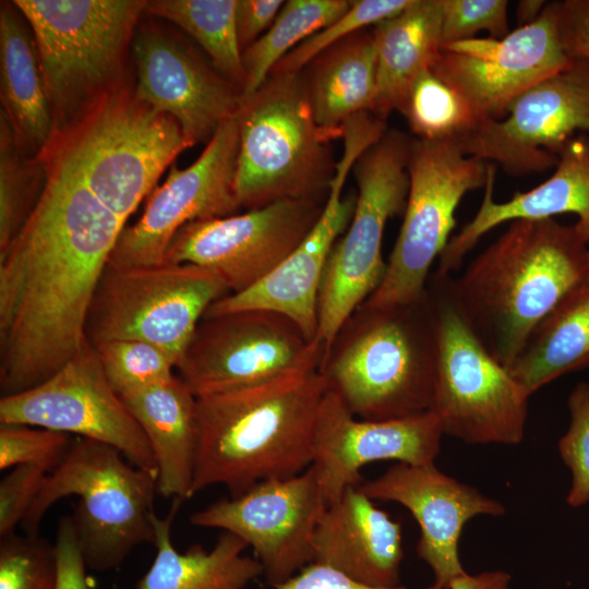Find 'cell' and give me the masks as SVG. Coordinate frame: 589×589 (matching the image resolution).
<instances>
[{"instance_id": "obj_1", "label": "cell", "mask_w": 589, "mask_h": 589, "mask_svg": "<svg viewBox=\"0 0 589 589\" xmlns=\"http://www.w3.org/2000/svg\"><path fill=\"white\" fill-rule=\"evenodd\" d=\"M41 196L0 252V390L33 388L88 341L89 308L125 223L110 212L57 153L37 156Z\"/></svg>"}, {"instance_id": "obj_2", "label": "cell", "mask_w": 589, "mask_h": 589, "mask_svg": "<svg viewBox=\"0 0 589 589\" xmlns=\"http://www.w3.org/2000/svg\"><path fill=\"white\" fill-rule=\"evenodd\" d=\"M438 275L479 340L508 368L539 323L589 277V244L554 218L514 220L460 275Z\"/></svg>"}, {"instance_id": "obj_3", "label": "cell", "mask_w": 589, "mask_h": 589, "mask_svg": "<svg viewBox=\"0 0 589 589\" xmlns=\"http://www.w3.org/2000/svg\"><path fill=\"white\" fill-rule=\"evenodd\" d=\"M326 390L315 371L196 397L191 497L215 484L238 496L260 482L306 470Z\"/></svg>"}, {"instance_id": "obj_4", "label": "cell", "mask_w": 589, "mask_h": 589, "mask_svg": "<svg viewBox=\"0 0 589 589\" xmlns=\"http://www.w3.org/2000/svg\"><path fill=\"white\" fill-rule=\"evenodd\" d=\"M436 338V308L428 285L410 303L363 302L325 349L318 372L359 419L417 416L430 409Z\"/></svg>"}, {"instance_id": "obj_5", "label": "cell", "mask_w": 589, "mask_h": 589, "mask_svg": "<svg viewBox=\"0 0 589 589\" xmlns=\"http://www.w3.org/2000/svg\"><path fill=\"white\" fill-rule=\"evenodd\" d=\"M37 46L53 134L131 79V46L147 0H13Z\"/></svg>"}, {"instance_id": "obj_6", "label": "cell", "mask_w": 589, "mask_h": 589, "mask_svg": "<svg viewBox=\"0 0 589 589\" xmlns=\"http://www.w3.org/2000/svg\"><path fill=\"white\" fill-rule=\"evenodd\" d=\"M157 478V472L125 462L113 446L76 436L45 477L21 526L38 534L46 512L62 497L77 495L70 516L86 566L117 568L136 546L155 544Z\"/></svg>"}, {"instance_id": "obj_7", "label": "cell", "mask_w": 589, "mask_h": 589, "mask_svg": "<svg viewBox=\"0 0 589 589\" xmlns=\"http://www.w3.org/2000/svg\"><path fill=\"white\" fill-rule=\"evenodd\" d=\"M189 147L176 119L141 100L132 79L53 134L46 146L124 223L164 170Z\"/></svg>"}, {"instance_id": "obj_8", "label": "cell", "mask_w": 589, "mask_h": 589, "mask_svg": "<svg viewBox=\"0 0 589 589\" xmlns=\"http://www.w3.org/2000/svg\"><path fill=\"white\" fill-rule=\"evenodd\" d=\"M240 209L285 200L325 201L334 177L329 142L315 123L303 73L271 74L236 115Z\"/></svg>"}, {"instance_id": "obj_9", "label": "cell", "mask_w": 589, "mask_h": 589, "mask_svg": "<svg viewBox=\"0 0 589 589\" xmlns=\"http://www.w3.org/2000/svg\"><path fill=\"white\" fill-rule=\"evenodd\" d=\"M436 308V359L429 411L444 435L467 444L518 445L529 395L483 346L450 300L443 278L428 280Z\"/></svg>"}, {"instance_id": "obj_10", "label": "cell", "mask_w": 589, "mask_h": 589, "mask_svg": "<svg viewBox=\"0 0 589 589\" xmlns=\"http://www.w3.org/2000/svg\"><path fill=\"white\" fill-rule=\"evenodd\" d=\"M411 137L392 129L356 160L352 218L334 244L320 285L317 340L325 349L344 322L380 287L386 273L382 243L389 218L404 213Z\"/></svg>"}, {"instance_id": "obj_11", "label": "cell", "mask_w": 589, "mask_h": 589, "mask_svg": "<svg viewBox=\"0 0 589 589\" xmlns=\"http://www.w3.org/2000/svg\"><path fill=\"white\" fill-rule=\"evenodd\" d=\"M230 291L220 275L194 264L107 265L86 323L91 345L141 340L178 360L208 308Z\"/></svg>"}, {"instance_id": "obj_12", "label": "cell", "mask_w": 589, "mask_h": 589, "mask_svg": "<svg viewBox=\"0 0 589 589\" xmlns=\"http://www.w3.org/2000/svg\"><path fill=\"white\" fill-rule=\"evenodd\" d=\"M490 163L467 155L458 140L411 137L404 220L380 287L365 303L405 304L425 291L429 272L449 241L466 193L483 188Z\"/></svg>"}, {"instance_id": "obj_13", "label": "cell", "mask_w": 589, "mask_h": 589, "mask_svg": "<svg viewBox=\"0 0 589 589\" xmlns=\"http://www.w3.org/2000/svg\"><path fill=\"white\" fill-rule=\"evenodd\" d=\"M323 353L287 316L251 309L204 316L176 371L199 397L318 371Z\"/></svg>"}, {"instance_id": "obj_14", "label": "cell", "mask_w": 589, "mask_h": 589, "mask_svg": "<svg viewBox=\"0 0 589 589\" xmlns=\"http://www.w3.org/2000/svg\"><path fill=\"white\" fill-rule=\"evenodd\" d=\"M387 131L386 121L372 112L353 118L342 133L344 152L336 164L318 220L300 244L264 279L238 293L215 301L204 316L261 309L293 321L311 340H317V300L329 253L347 229L356 195L342 196L356 160ZM203 316V317H204Z\"/></svg>"}, {"instance_id": "obj_15", "label": "cell", "mask_w": 589, "mask_h": 589, "mask_svg": "<svg viewBox=\"0 0 589 589\" xmlns=\"http://www.w3.org/2000/svg\"><path fill=\"white\" fill-rule=\"evenodd\" d=\"M572 60L560 39L558 1H551L534 22L505 37L443 44L430 69L461 96L478 124L502 119L516 97Z\"/></svg>"}, {"instance_id": "obj_16", "label": "cell", "mask_w": 589, "mask_h": 589, "mask_svg": "<svg viewBox=\"0 0 589 589\" xmlns=\"http://www.w3.org/2000/svg\"><path fill=\"white\" fill-rule=\"evenodd\" d=\"M576 132L589 135V62L573 58L516 97L502 119L478 123L458 142L467 155L526 176L555 167Z\"/></svg>"}, {"instance_id": "obj_17", "label": "cell", "mask_w": 589, "mask_h": 589, "mask_svg": "<svg viewBox=\"0 0 589 589\" xmlns=\"http://www.w3.org/2000/svg\"><path fill=\"white\" fill-rule=\"evenodd\" d=\"M0 423L27 424L98 441L117 448L131 465L158 473L146 435L110 386L89 341L44 383L1 397Z\"/></svg>"}, {"instance_id": "obj_18", "label": "cell", "mask_w": 589, "mask_h": 589, "mask_svg": "<svg viewBox=\"0 0 589 589\" xmlns=\"http://www.w3.org/2000/svg\"><path fill=\"white\" fill-rule=\"evenodd\" d=\"M239 154L237 117L224 121L201 156L188 168H170L145 211L120 232L108 265L119 268L164 264L168 248L187 224L235 215Z\"/></svg>"}, {"instance_id": "obj_19", "label": "cell", "mask_w": 589, "mask_h": 589, "mask_svg": "<svg viewBox=\"0 0 589 589\" xmlns=\"http://www.w3.org/2000/svg\"><path fill=\"white\" fill-rule=\"evenodd\" d=\"M325 202L285 200L243 214L189 223L172 239L164 263L211 268L230 293L242 292L269 275L300 244Z\"/></svg>"}, {"instance_id": "obj_20", "label": "cell", "mask_w": 589, "mask_h": 589, "mask_svg": "<svg viewBox=\"0 0 589 589\" xmlns=\"http://www.w3.org/2000/svg\"><path fill=\"white\" fill-rule=\"evenodd\" d=\"M326 505L310 466L297 476L266 480L238 496L218 500L194 512L190 522L241 538L274 587L312 563L313 534Z\"/></svg>"}, {"instance_id": "obj_21", "label": "cell", "mask_w": 589, "mask_h": 589, "mask_svg": "<svg viewBox=\"0 0 589 589\" xmlns=\"http://www.w3.org/2000/svg\"><path fill=\"white\" fill-rule=\"evenodd\" d=\"M136 96L180 124L190 147L213 137L242 104V92L179 33L140 20L131 46Z\"/></svg>"}, {"instance_id": "obj_22", "label": "cell", "mask_w": 589, "mask_h": 589, "mask_svg": "<svg viewBox=\"0 0 589 589\" xmlns=\"http://www.w3.org/2000/svg\"><path fill=\"white\" fill-rule=\"evenodd\" d=\"M443 435L431 411L395 420H362L327 389L316 418L311 466L328 504L349 486L363 482L360 470L368 464L435 462Z\"/></svg>"}, {"instance_id": "obj_23", "label": "cell", "mask_w": 589, "mask_h": 589, "mask_svg": "<svg viewBox=\"0 0 589 589\" xmlns=\"http://www.w3.org/2000/svg\"><path fill=\"white\" fill-rule=\"evenodd\" d=\"M358 488L373 501L402 505L414 517L420 527L416 551L434 577L428 589H446L467 573L459 558L458 542L468 520L505 514L501 502L444 473L435 462H397Z\"/></svg>"}, {"instance_id": "obj_24", "label": "cell", "mask_w": 589, "mask_h": 589, "mask_svg": "<svg viewBox=\"0 0 589 589\" xmlns=\"http://www.w3.org/2000/svg\"><path fill=\"white\" fill-rule=\"evenodd\" d=\"M553 175L505 202H495V165H489L483 200L474 217L452 237L438 257L436 273L452 275L465 256L493 228L519 219H546L574 214L581 239L589 244V135L578 133L558 152Z\"/></svg>"}, {"instance_id": "obj_25", "label": "cell", "mask_w": 589, "mask_h": 589, "mask_svg": "<svg viewBox=\"0 0 589 589\" xmlns=\"http://www.w3.org/2000/svg\"><path fill=\"white\" fill-rule=\"evenodd\" d=\"M312 552V562L361 584L380 588L400 585L401 525L358 486H349L326 505L313 534Z\"/></svg>"}, {"instance_id": "obj_26", "label": "cell", "mask_w": 589, "mask_h": 589, "mask_svg": "<svg viewBox=\"0 0 589 589\" xmlns=\"http://www.w3.org/2000/svg\"><path fill=\"white\" fill-rule=\"evenodd\" d=\"M153 450L157 493L191 497L197 447L196 396L178 374L121 397Z\"/></svg>"}, {"instance_id": "obj_27", "label": "cell", "mask_w": 589, "mask_h": 589, "mask_svg": "<svg viewBox=\"0 0 589 589\" xmlns=\"http://www.w3.org/2000/svg\"><path fill=\"white\" fill-rule=\"evenodd\" d=\"M0 97L19 148L37 157L53 120L34 34L13 0L0 4Z\"/></svg>"}, {"instance_id": "obj_28", "label": "cell", "mask_w": 589, "mask_h": 589, "mask_svg": "<svg viewBox=\"0 0 589 589\" xmlns=\"http://www.w3.org/2000/svg\"><path fill=\"white\" fill-rule=\"evenodd\" d=\"M316 125L330 142L345 127L371 111L376 91V41L372 31H360L333 45L303 70Z\"/></svg>"}, {"instance_id": "obj_29", "label": "cell", "mask_w": 589, "mask_h": 589, "mask_svg": "<svg viewBox=\"0 0 589 589\" xmlns=\"http://www.w3.org/2000/svg\"><path fill=\"white\" fill-rule=\"evenodd\" d=\"M442 0H411L397 15L373 26L376 91L372 112L402 115L410 88L430 69L442 46Z\"/></svg>"}, {"instance_id": "obj_30", "label": "cell", "mask_w": 589, "mask_h": 589, "mask_svg": "<svg viewBox=\"0 0 589 589\" xmlns=\"http://www.w3.org/2000/svg\"><path fill=\"white\" fill-rule=\"evenodd\" d=\"M182 502L173 498L164 518L155 514L157 553L136 589H244L263 575L255 557L242 555L248 544L230 532H223L209 551L194 544L178 552L171 541V526Z\"/></svg>"}, {"instance_id": "obj_31", "label": "cell", "mask_w": 589, "mask_h": 589, "mask_svg": "<svg viewBox=\"0 0 589 589\" xmlns=\"http://www.w3.org/2000/svg\"><path fill=\"white\" fill-rule=\"evenodd\" d=\"M586 368H589V277L539 323L507 370L531 396L562 375Z\"/></svg>"}, {"instance_id": "obj_32", "label": "cell", "mask_w": 589, "mask_h": 589, "mask_svg": "<svg viewBox=\"0 0 589 589\" xmlns=\"http://www.w3.org/2000/svg\"><path fill=\"white\" fill-rule=\"evenodd\" d=\"M237 0H149L144 16L171 22L208 55L213 67L243 91L245 75L236 31Z\"/></svg>"}, {"instance_id": "obj_33", "label": "cell", "mask_w": 589, "mask_h": 589, "mask_svg": "<svg viewBox=\"0 0 589 589\" xmlns=\"http://www.w3.org/2000/svg\"><path fill=\"white\" fill-rule=\"evenodd\" d=\"M347 0L285 1L267 32L242 52L245 75L242 99L253 95L291 50L342 15Z\"/></svg>"}, {"instance_id": "obj_34", "label": "cell", "mask_w": 589, "mask_h": 589, "mask_svg": "<svg viewBox=\"0 0 589 589\" xmlns=\"http://www.w3.org/2000/svg\"><path fill=\"white\" fill-rule=\"evenodd\" d=\"M45 183L46 171L40 159L19 148L8 119L0 111V252L28 219Z\"/></svg>"}, {"instance_id": "obj_35", "label": "cell", "mask_w": 589, "mask_h": 589, "mask_svg": "<svg viewBox=\"0 0 589 589\" xmlns=\"http://www.w3.org/2000/svg\"><path fill=\"white\" fill-rule=\"evenodd\" d=\"M402 116L416 139L458 140L477 125L461 96L426 69L414 80Z\"/></svg>"}, {"instance_id": "obj_36", "label": "cell", "mask_w": 589, "mask_h": 589, "mask_svg": "<svg viewBox=\"0 0 589 589\" xmlns=\"http://www.w3.org/2000/svg\"><path fill=\"white\" fill-rule=\"evenodd\" d=\"M93 347L110 386L120 397L175 375V360L160 348L148 342L110 340Z\"/></svg>"}, {"instance_id": "obj_37", "label": "cell", "mask_w": 589, "mask_h": 589, "mask_svg": "<svg viewBox=\"0 0 589 589\" xmlns=\"http://www.w3.org/2000/svg\"><path fill=\"white\" fill-rule=\"evenodd\" d=\"M411 0H358L337 20L313 34L274 68L271 74H299L318 55L342 39L393 17Z\"/></svg>"}, {"instance_id": "obj_38", "label": "cell", "mask_w": 589, "mask_h": 589, "mask_svg": "<svg viewBox=\"0 0 589 589\" xmlns=\"http://www.w3.org/2000/svg\"><path fill=\"white\" fill-rule=\"evenodd\" d=\"M55 545L39 534L1 537L0 589H57Z\"/></svg>"}, {"instance_id": "obj_39", "label": "cell", "mask_w": 589, "mask_h": 589, "mask_svg": "<svg viewBox=\"0 0 589 589\" xmlns=\"http://www.w3.org/2000/svg\"><path fill=\"white\" fill-rule=\"evenodd\" d=\"M570 422L558 440L557 448L563 462L572 473L566 503L573 508L589 503V384L578 383L567 399Z\"/></svg>"}, {"instance_id": "obj_40", "label": "cell", "mask_w": 589, "mask_h": 589, "mask_svg": "<svg viewBox=\"0 0 589 589\" xmlns=\"http://www.w3.org/2000/svg\"><path fill=\"white\" fill-rule=\"evenodd\" d=\"M72 440L69 434L19 423L0 424V469L40 465L50 472L64 458Z\"/></svg>"}, {"instance_id": "obj_41", "label": "cell", "mask_w": 589, "mask_h": 589, "mask_svg": "<svg viewBox=\"0 0 589 589\" xmlns=\"http://www.w3.org/2000/svg\"><path fill=\"white\" fill-rule=\"evenodd\" d=\"M506 0H442V45L473 38L480 31L502 38L510 33Z\"/></svg>"}, {"instance_id": "obj_42", "label": "cell", "mask_w": 589, "mask_h": 589, "mask_svg": "<svg viewBox=\"0 0 589 589\" xmlns=\"http://www.w3.org/2000/svg\"><path fill=\"white\" fill-rule=\"evenodd\" d=\"M50 470L26 464L13 468L0 482V536L14 532L23 521L31 504Z\"/></svg>"}, {"instance_id": "obj_43", "label": "cell", "mask_w": 589, "mask_h": 589, "mask_svg": "<svg viewBox=\"0 0 589 589\" xmlns=\"http://www.w3.org/2000/svg\"><path fill=\"white\" fill-rule=\"evenodd\" d=\"M58 562L57 589H89L84 562L71 516L59 519L55 543Z\"/></svg>"}, {"instance_id": "obj_44", "label": "cell", "mask_w": 589, "mask_h": 589, "mask_svg": "<svg viewBox=\"0 0 589 589\" xmlns=\"http://www.w3.org/2000/svg\"><path fill=\"white\" fill-rule=\"evenodd\" d=\"M558 34L570 58L589 62V0L558 1Z\"/></svg>"}, {"instance_id": "obj_45", "label": "cell", "mask_w": 589, "mask_h": 589, "mask_svg": "<svg viewBox=\"0 0 589 589\" xmlns=\"http://www.w3.org/2000/svg\"><path fill=\"white\" fill-rule=\"evenodd\" d=\"M284 3L283 0H237L236 31L242 52L267 32Z\"/></svg>"}, {"instance_id": "obj_46", "label": "cell", "mask_w": 589, "mask_h": 589, "mask_svg": "<svg viewBox=\"0 0 589 589\" xmlns=\"http://www.w3.org/2000/svg\"><path fill=\"white\" fill-rule=\"evenodd\" d=\"M267 589H407L402 585L389 588L361 584L323 564L310 563L284 582Z\"/></svg>"}, {"instance_id": "obj_47", "label": "cell", "mask_w": 589, "mask_h": 589, "mask_svg": "<svg viewBox=\"0 0 589 589\" xmlns=\"http://www.w3.org/2000/svg\"><path fill=\"white\" fill-rule=\"evenodd\" d=\"M510 580V574L502 569L474 575L465 573L455 578L446 589H509Z\"/></svg>"}, {"instance_id": "obj_48", "label": "cell", "mask_w": 589, "mask_h": 589, "mask_svg": "<svg viewBox=\"0 0 589 589\" xmlns=\"http://www.w3.org/2000/svg\"><path fill=\"white\" fill-rule=\"evenodd\" d=\"M548 1L543 0H522L519 1L516 9L518 27L534 22L543 11Z\"/></svg>"}]
</instances>
